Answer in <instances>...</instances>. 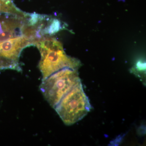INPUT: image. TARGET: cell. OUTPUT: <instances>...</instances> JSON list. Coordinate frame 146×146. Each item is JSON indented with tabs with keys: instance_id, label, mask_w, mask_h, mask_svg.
<instances>
[{
	"instance_id": "3957f363",
	"label": "cell",
	"mask_w": 146,
	"mask_h": 146,
	"mask_svg": "<svg viewBox=\"0 0 146 146\" xmlns=\"http://www.w3.org/2000/svg\"><path fill=\"white\" fill-rule=\"evenodd\" d=\"M91 108L80 82L62 98L54 109L63 123L71 125L83 119Z\"/></svg>"
},
{
	"instance_id": "7a4b0ae2",
	"label": "cell",
	"mask_w": 146,
	"mask_h": 146,
	"mask_svg": "<svg viewBox=\"0 0 146 146\" xmlns=\"http://www.w3.org/2000/svg\"><path fill=\"white\" fill-rule=\"evenodd\" d=\"M80 82L78 70L65 68L43 80L39 88L45 99L54 108L62 98Z\"/></svg>"
},
{
	"instance_id": "6da1fadb",
	"label": "cell",
	"mask_w": 146,
	"mask_h": 146,
	"mask_svg": "<svg viewBox=\"0 0 146 146\" xmlns=\"http://www.w3.org/2000/svg\"><path fill=\"white\" fill-rule=\"evenodd\" d=\"M41 55L39 67L42 80L65 68L78 70L81 65L79 60L67 55L60 42L51 36H43L35 43Z\"/></svg>"
},
{
	"instance_id": "5b68a950",
	"label": "cell",
	"mask_w": 146,
	"mask_h": 146,
	"mask_svg": "<svg viewBox=\"0 0 146 146\" xmlns=\"http://www.w3.org/2000/svg\"><path fill=\"white\" fill-rule=\"evenodd\" d=\"M1 13L17 15L24 14L15 6L12 0H0V14Z\"/></svg>"
},
{
	"instance_id": "277c9868",
	"label": "cell",
	"mask_w": 146,
	"mask_h": 146,
	"mask_svg": "<svg viewBox=\"0 0 146 146\" xmlns=\"http://www.w3.org/2000/svg\"><path fill=\"white\" fill-rule=\"evenodd\" d=\"M36 41L26 35L13 37L0 43V58L18 63L22 50L28 46L35 44Z\"/></svg>"
},
{
	"instance_id": "8992f818",
	"label": "cell",
	"mask_w": 146,
	"mask_h": 146,
	"mask_svg": "<svg viewBox=\"0 0 146 146\" xmlns=\"http://www.w3.org/2000/svg\"><path fill=\"white\" fill-rule=\"evenodd\" d=\"M131 72L140 78H144L145 74V63L138 61L131 69Z\"/></svg>"
}]
</instances>
